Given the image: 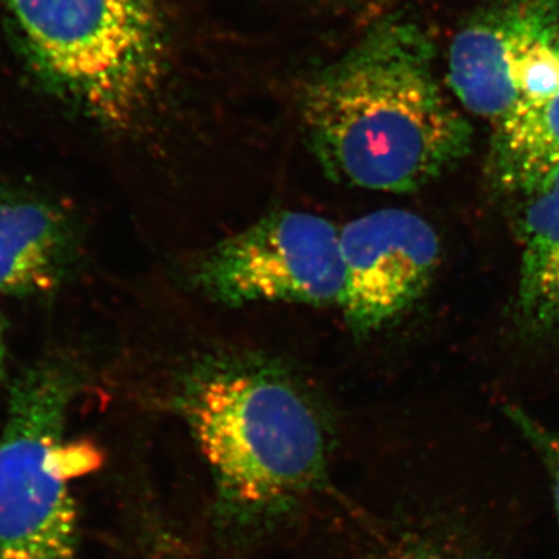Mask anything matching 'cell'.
Here are the masks:
<instances>
[{
  "instance_id": "2",
  "label": "cell",
  "mask_w": 559,
  "mask_h": 559,
  "mask_svg": "<svg viewBox=\"0 0 559 559\" xmlns=\"http://www.w3.org/2000/svg\"><path fill=\"white\" fill-rule=\"evenodd\" d=\"M175 406L207 463L216 522L229 535H261L323 484L322 412L274 360L202 358L180 380Z\"/></svg>"
},
{
  "instance_id": "7",
  "label": "cell",
  "mask_w": 559,
  "mask_h": 559,
  "mask_svg": "<svg viewBox=\"0 0 559 559\" xmlns=\"http://www.w3.org/2000/svg\"><path fill=\"white\" fill-rule=\"evenodd\" d=\"M559 35V0H495L455 33L448 83L460 103L498 127L518 103L516 81L536 47Z\"/></svg>"
},
{
  "instance_id": "4",
  "label": "cell",
  "mask_w": 559,
  "mask_h": 559,
  "mask_svg": "<svg viewBox=\"0 0 559 559\" xmlns=\"http://www.w3.org/2000/svg\"><path fill=\"white\" fill-rule=\"evenodd\" d=\"M75 362L50 356L10 389L0 430V559H76L79 511L72 481L100 466V451L66 439L80 393Z\"/></svg>"
},
{
  "instance_id": "8",
  "label": "cell",
  "mask_w": 559,
  "mask_h": 559,
  "mask_svg": "<svg viewBox=\"0 0 559 559\" xmlns=\"http://www.w3.org/2000/svg\"><path fill=\"white\" fill-rule=\"evenodd\" d=\"M75 257V226L60 204L36 191L0 189V294L49 293Z\"/></svg>"
},
{
  "instance_id": "11",
  "label": "cell",
  "mask_w": 559,
  "mask_h": 559,
  "mask_svg": "<svg viewBox=\"0 0 559 559\" xmlns=\"http://www.w3.org/2000/svg\"><path fill=\"white\" fill-rule=\"evenodd\" d=\"M366 559H476L465 549L443 538L418 530L385 533Z\"/></svg>"
},
{
  "instance_id": "3",
  "label": "cell",
  "mask_w": 559,
  "mask_h": 559,
  "mask_svg": "<svg viewBox=\"0 0 559 559\" xmlns=\"http://www.w3.org/2000/svg\"><path fill=\"white\" fill-rule=\"evenodd\" d=\"M0 20L39 87L87 119L124 127L159 91L156 0H0Z\"/></svg>"
},
{
  "instance_id": "13",
  "label": "cell",
  "mask_w": 559,
  "mask_h": 559,
  "mask_svg": "<svg viewBox=\"0 0 559 559\" xmlns=\"http://www.w3.org/2000/svg\"><path fill=\"white\" fill-rule=\"evenodd\" d=\"M396 2H400V0H371L369 7H367L366 11H364V24H371V22L385 16L388 11L392 9Z\"/></svg>"
},
{
  "instance_id": "15",
  "label": "cell",
  "mask_w": 559,
  "mask_h": 559,
  "mask_svg": "<svg viewBox=\"0 0 559 559\" xmlns=\"http://www.w3.org/2000/svg\"><path fill=\"white\" fill-rule=\"evenodd\" d=\"M3 358H5V348H3V329L2 322H0V382L3 378Z\"/></svg>"
},
{
  "instance_id": "12",
  "label": "cell",
  "mask_w": 559,
  "mask_h": 559,
  "mask_svg": "<svg viewBox=\"0 0 559 559\" xmlns=\"http://www.w3.org/2000/svg\"><path fill=\"white\" fill-rule=\"evenodd\" d=\"M509 414L514 425L520 428L522 436L528 440L540 462L546 466L559 522V432L539 425L535 419L527 417L524 412L513 409Z\"/></svg>"
},
{
  "instance_id": "6",
  "label": "cell",
  "mask_w": 559,
  "mask_h": 559,
  "mask_svg": "<svg viewBox=\"0 0 559 559\" xmlns=\"http://www.w3.org/2000/svg\"><path fill=\"white\" fill-rule=\"evenodd\" d=\"M344 289L340 305L355 336L378 333L414 307L439 267L441 246L428 221L384 209L340 230Z\"/></svg>"
},
{
  "instance_id": "5",
  "label": "cell",
  "mask_w": 559,
  "mask_h": 559,
  "mask_svg": "<svg viewBox=\"0 0 559 559\" xmlns=\"http://www.w3.org/2000/svg\"><path fill=\"white\" fill-rule=\"evenodd\" d=\"M191 282L224 307L340 305L344 289L340 230L314 213H271L207 250Z\"/></svg>"
},
{
  "instance_id": "9",
  "label": "cell",
  "mask_w": 559,
  "mask_h": 559,
  "mask_svg": "<svg viewBox=\"0 0 559 559\" xmlns=\"http://www.w3.org/2000/svg\"><path fill=\"white\" fill-rule=\"evenodd\" d=\"M516 310L536 336L559 334V170L522 193Z\"/></svg>"
},
{
  "instance_id": "14",
  "label": "cell",
  "mask_w": 559,
  "mask_h": 559,
  "mask_svg": "<svg viewBox=\"0 0 559 559\" xmlns=\"http://www.w3.org/2000/svg\"><path fill=\"white\" fill-rule=\"evenodd\" d=\"M162 543L156 544V551H154L151 559H187L182 551H179L178 547L173 543V538H168L167 535L160 536Z\"/></svg>"
},
{
  "instance_id": "10",
  "label": "cell",
  "mask_w": 559,
  "mask_h": 559,
  "mask_svg": "<svg viewBox=\"0 0 559 559\" xmlns=\"http://www.w3.org/2000/svg\"><path fill=\"white\" fill-rule=\"evenodd\" d=\"M491 162L499 187L518 194L559 170V86L547 100L500 121Z\"/></svg>"
},
{
  "instance_id": "1",
  "label": "cell",
  "mask_w": 559,
  "mask_h": 559,
  "mask_svg": "<svg viewBox=\"0 0 559 559\" xmlns=\"http://www.w3.org/2000/svg\"><path fill=\"white\" fill-rule=\"evenodd\" d=\"M433 50L417 24L385 14L308 81L301 124L326 175L358 189L409 193L466 156L473 130L437 83Z\"/></svg>"
}]
</instances>
